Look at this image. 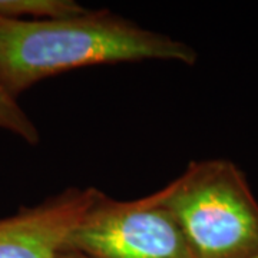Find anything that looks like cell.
Masks as SVG:
<instances>
[{"label":"cell","mask_w":258,"mask_h":258,"mask_svg":"<svg viewBox=\"0 0 258 258\" xmlns=\"http://www.w3.org/2000/svg\"><path fill=\"white\" fill-rule=\"evenodd\" d=\"M195 49L109 10L55 20L0 16V85L18 99L37 82L72 69L139 60L197 62Z\"/></svg>","instance_id":"6da1fadb"},{"label":"cell","mask_w":258,"mask_h":258,"mask_svg":"<svg viewBox=\"0 0 258 258\" xmlns=\"http://www.w3.org/2000/svg\"><path fill=\"white\" fill-rule=\"evenodd\" d=\"M195 258H251L258 254V201L230 159L192 161L159 189Z\"/></svg>","instance_id":"7a4b0ae2"},{"label":"cell","mask_w":258,"mask_h":258,"mask_svg":"<svg viewBox=\"0 0 258 258\" xmlns=\"http://www.w3.org/2000/svg\"><path fill=\"white\" fill-rule=\"evenodd\" d=\"M63 249L89 258H195L159 191L132 201L101 191Z\"/></svg>","instance_id":"3957f363"},{"label":"cell","mask_w":258,"mask_h":258,"mask_svg":"<svg viewBox=\"0 0 258 258\" xmlns=\"http://www.w3.org/2000/svg\"><path fill=\"white\" fill-rule=\"evenodd\" d=\"M96 188H68L0 218V258H55L89 210Z\"/></svg>","instance_id":"277c9868"},{"label":"cell","mask_w":258,"mask_h":258,"mask_svg":"<svg viewBox=\"0 0 258 258\" xmlns=\"http://www.w3.org/2000/svg\"><path fill=\"white\" fill-rule=\"evenodd\" d=\"M86 10L74 0H0V16L22 20L72 18Z\"/></svg>","instance_id":"5b68a950"},{"label":"cell","mask_w":258,"mask_h":258,"mask_svg":"<svg viewBox=\"0 0 258 258\" xmlns=\"http://www.w3.org/2000/svg\"><path fill=\"white\" fill-rule=\"evenodd\" d=\"M0 129L23 139L29 145L40 142V132L33 120L23 111L18 99L8 93L0 85Z\"/></svg>","instance_id":"8992f818"},{"label":"cell","mask_w":258,"mask_h":258,"mask_svg":"<svg viewBox=\"0 0 258 258\" xmlns=\"http://www.w3.org/2000/svg\"><path fill=\"white\" fill-rule=\"evenodd\" d=\"M55 258H89L83 254H79L76 251H69V249H62L56 254Z\"/></svg>","instance_id":"52a82bcc"},{"label":"cell","mask_w":258,"mask_h":258,"mask_svg":"<svg viewBox=\"0 0 258 258\" xmlns=\"http://www.w3.org/2000/svg\"><path fill=\"white\" fill-rule=\"evenodd\" d=\"M251 258H258V254H257V255H254V257H251Z\"/></svg>","instance_id":"ba28073f"}]
</instances>
